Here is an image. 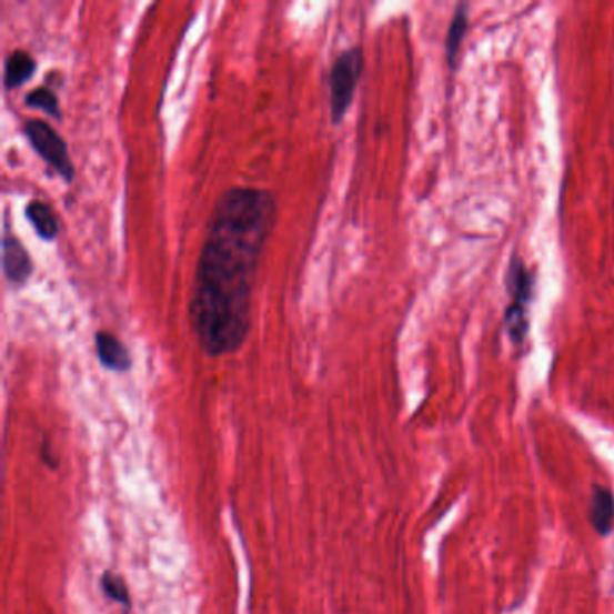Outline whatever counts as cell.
I'll list each match as a JSON object with an SVG mask.
<instances>
[{
	"mask_svg": "<svg viewBox=\"0 0 614 614\" xmlns=\"http://www.w3.org/2000/svg\"><path fill=\"white\" fill-rule=\"evenodd\" d=\"M276 220L271 191L234 187L214 204L191 291V329L211 358L239 352L251 329V298Z\"/></svg>",
	"mask_w": 614,
	"mask_h": 614,
	"instance_id": "cell-1",
	"label": "cell"
},
{
	"mask_svg": "<svg viewBox=\"0 0 614 614\" xmlns=\"http://www.w3.org/2000/svg\"><path fill=\"white\" fill-rule=\"evenodd\" d=\"M506 285L510 294V305L505 314L506 330L512 343L521 346L524 339L529 338L530 305L534 298L535 285L534 272L530 271L529 265L521 258L515 256L514 260H510Z\"/></svg>",
	"mask_w": 614,
	"mask_h": 614,
	"instance_id": "cell-2",
	"label": "cell"
},
{
	"mask_svg": "<svg viewBox=\"0 0 614 614\" xmlns=\"http://www.w3.org/2000/svg\"><path fill=\"white\" fill-rule=\"evenodd\" d=\"M364 58L359 46L346 49L335 58L330 69V115L335 124L341 123L352 107L353 95L362 77Z\"/></svg>",
	"mask_w": 614,
	"mask_h": 614,
	"instance_id": "cell-3",
	"label": "cell"
},
{
	"mask_svg": "<svg viewBox=\"0 0 614 614\" xmlns=\"http://www.w3.org/2000/svg\"><path fill=\"white\" fill-rule=\"evenodd\" d=\"M24 132L40 159L48 162L49 167L53 168L63 181L72 182L74 167H72L71 155H69V148L60 134H57V130L46 121L28 120L24 123Z\"/></svg>",
	"mask_w": 614,
	"mask_h": 614,
	"instance_id": "cell-4",
	"label": "cell"
},
{
	"mask_svg": "<svg viewBox=\"0 0 614 614\" xmlns=\"http://www.w3.org/2000/svg\"><path fill=\"white\" fill-rule=\"evenodd\" d=\"M2 269L11 285H24L33 272V262L24 245L14 234L6 231L2 239Z\"/></svg>",
	"mask_w": 614,
	"mask_h": 614,
	"instance_id": "cell-5",
	"label": "cell"
},
{
	"mask_svg": "<svg viewBox=\"0 0 614 614\" xmlns=\"http://www.w3.org/2000/svg\"><path fill=\"white\" fill-rule=\"evenodd\" d=\"M95 355L101 366L109 372L124 373L132 368L129 350L121 343L120 339L110 332H98L94 338Z\"/></svg>",
	"mask_w": 614,
	"mask_h": 614,
	"instance_id": "cell-6",
	"label": "cell"
},
{
	"mask_svg": "<svg viewBox=\"0 0 614 614\" xmlns=\"http://www.w3.org/2000/svg\"><path fill=\"white\" fill-rule=\"evenodd\" d=\"M590 520L601 535H610L614 524V495L607 486L593 485L590 503Z\"/></svg>",
	"mask_w": 614,
	"mask_h": 614,
	"instance_id": "cell-7",
	"label": "cell"
},
{
	"mask_svg": "<svg viewBox=\"0 0 614 614\" xmlns=\"http://www.w3.org/2000/svg\"><path fill=\"white\" fill-rule=\"evenodd\" d=\"M34 71H37V62H34V58L31 54L20 51V49L11 51L6 57L4 63L6 89L10 91V89L24 85V83H28L33 78Z\"/></svg>",
	"mask_w": 614,
	"mask_h": 614,
	"instance_id": "cell-8",
	"label": "cell"
},
{
	"mask_svg": "<svg viewBox=\"0 0 614 614\" xmlns=\"http://www.w3.org/2000/svg\"><path fill=\"white\" fill-rule=\"evenodd\" d=\"M26 219L31 222L40 239L53 242L58 236V220L53 208L42 201H31L26 205Z\"/></svg>",
	"mask_w": 614,
	"mask_h": 614,
	"instance_id": "cell-9",
	"label": "cell"
},
{
	"mask_svg": "<svg viewBox=\"0 0 614 614\" xmlns=\"http://www.w3.org/2000/svg\"><path fill=\"white\" fill-rule=\"evenodd\" d=\"M467 6L460 4L457 6L456 13H454L451 28H449L447 43H445V49H447V60L451 66H454V62H456L457 51H460V46H462L465 31H467Z\"/></svg>",
	"mask_w": 614,
	"mask_h": 614,
	"instance_id": "cell-10",
	"label": "cell"
},
{
	"mask_svg": "<svg viewBox=\"0 0 614 614\" xmlns=\"http://www.w3.org/2000/svg\"><path fill=\"white\" fill-rule=\"evenodd\" d=\"M26 105L31 107V109L42 110L46 114L53 115L58 120L62 118V110H60L57 94L49 87H37V89L29 92L26 95Z\"/></svg>",
	"mask_w": 614,
	"mask_h": 614,
	"instance_id": "cell-11",
	"label": "cell"
},
{
	"mask_svg": "<svg viewBox=\"0 0 614 614\" xmlns=\"http://www.w3.org/2000/svg\"><path fill=\"white\" fill-rule=\"evenodd\" d=\"M101 590H103V593L109 596L110 601L115 602V604L123 605L127 610L132 605L127 582H124L123 576L118 575V573H103V576H101Z\"/></svg>",
	"mask_w": 614,
	"mask_h": 614,
	"instance_id": "cell-12",
	"label": "cell"
},
{
	"mask_svg": "<svg viewBox=\"0 0 614 614\" xmlns=\"http://www.w3.org/2000/svg\"><path fill=\"white\" fill-rule=\"evenodd\" d=\"M42 460L46 465H49L51 469H57V460L53 457V451H51V447H49L48 442H43L42 445Z\"/></svg>",
	"mask_w": 614,
	"mask_h": 614,
	"instance_id": "cell-13",
	"label": "cell"
}]
</instances>
